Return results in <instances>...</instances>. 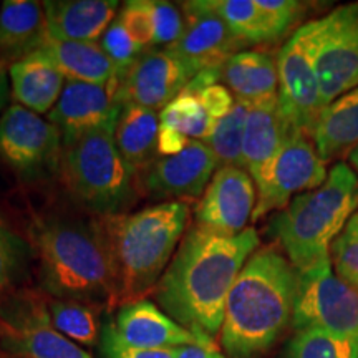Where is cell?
I'll list each match as a JSON object with an SVG mask.
<instances>
[{
	"instance_id": "obj_1",
	"label": "cell",
	"mask_w": 358,
	"mask_h": 358,
	"mask_svg": "<svg viewBox=\"0 0 358 358\" xmlns=\"http://www.w3.org/2000/svg\"><path fill=\"white\" fill-rule=\"evenodd\" d=\"M257 245L252 227L224 236L192 226L156 285L159 307L179 325L214 338L232 285Z\"/></svg>"
},
{
	"instance_id": "obj_2",
	"label": "cell",
	"mask_w": 358,
	"mask_h": 358,
	"mask_svg": "<svg viewBox=\"0 0 358 358\" xmlns=\"http://www.w3.org/2000/svg\"><path fill=\"white\" fill-rule=\"evenodd\" d=\"M297 271L274 248L256 250L232 285L221 327L232 358H257L285 332L294 315Z\"/></svg>"
},
{
	"instance_id": "obj_3",
	"label": "cell",
	"mask_w": 358,
	"mask_h": 358,
	"mask_svg": "<svg viewBox=\"0 0 358 358\" xmlns=\"http://www.w3.org/2000/svg\"><path fill=\"white\" fill-rule=\"evenodd\" d=\"M186 201H164L136 213L96 219L113 268L116 302L143 301L158 285L189 222Z\"/></svg>"
},
{
	"instance_id": "obj_4",
	"label": "cell",
	"mask_w": 358,
	"mask_h": 358,
	"mask_svg": "<svg viewBox=\"0 0 358 358\" xmlns=\"http://www.w3.org/2000/svg\"><path fill=\"white\" fill-rule=\"evenodd\" d=\"M42 287L60 301L115 307L111 262L96 221L48 217L35 232Z\"/></svg>"
},
{
	"instance_id": "obj_5",
	"label": "cell",
	"mask_w": 358,
	"mask_h": 358,
	"mask_svg": "<svg viewBox=\"0 0 358 358\" xmlns=\"http://www.w3.org/2000/svg\"><path fill=\"white\" fill-rule=\"evenodd\" d=\"M358 208V176L335 163L324 185L299 194L277 214L271 229L297 272L330 261V248Z\"/></svg>"
},
{
	"instance_id": "obj_6",
	"label": "cell",
	"mask_w": 358,
	"mask_h": 358,
	"mask_svg": "<svg viewBox=\"0 0 358 358\" xmlns=\"http://www.w3.org/2000/svg\"><path fill=\"white\" fill-rule=\"evenodd\" d=\"M62 171L71 194L100 217L122 214L136 199V168L116 148L115 127L64 146Z\"/></svg>"
},
{
	"instance_id": "obj_7",
	"label": "cell",
	"mask_w": 358,
	"mask_h": 358,
	"mask_svg": "<svg viewBox=\"0 0 358 358\" xmlns=\"http://www.w3.org/2000/svg\"><path fill=\"white\" fill-rule=\"evenodd\" d=\"M292 325L358 340V289L334 271L332 262L297 272Z\"/></svg>"
},
{
	"instance_id": "obj_8",
	"label": "cell",
	"mask_w": 358,
	"mask_h": 358,
	"mask_svg": "<svg viewBox=\"0 0 358 358\" xmlns=\"http://www.w3.org/2000/svg\"><path fill=\"white\" fill-rule=\"evenodd\" d=\"M313 20L292 34L277 55L279 108L292 131L310 138L324 110L313 57Z\"/></svg>"
},
{
	"instance_id": "obj_9",
	"label": "cell",
	"mask_w": 358,
	"mask_h": 358,
	"mask_svg": "<svg viewBox=\"0 0 358 358\" xmlns=\"http://www.w3.org/2000/svg\"><path fill=\"white\" fill-rule=\"evenodd\" d=\"M64 138L55 124L24 106L13 105L0 116V158L25 181H38L62 166Z\"/></svg>"
},
{
	"instance_id": "obj_10",
	"label": "cell",
	"mask_w": 358,
	"mask_h": 358,
	"mask_svg": "<svg viewBox=\"0 0 358 358\" xmlns=\"http://www.w3.org/2000/svg\"><path fill=\"white\" fill-rule=\"evenodd\" d=\"M0 347L19 358H95L57 332L42 297L25 292L0 303Z\"/></svg>"
},
{
	"instance_id": "obj_11",
	"label": "cell",
	"mask_w": 358,
	"mask_h": 358,
	"mask_svg": "<svg viewBox=\"0 0 358 358\" xmlns=\"http://www.w3.org/2000/svg\"><path fill=\"white\" fill-rule=\"evenodd\" d=\"M327 174V163L317 153L313 141L306 134L294 133L254 178L257 203L252 221L285 209L299 194L324 185Z\"/></svg>"
},
{
	"instance_id": "obj_12",
	"label": "cell",
	"mask_w": 358,
	"mask_h": 358,
	"mask_svg": "<svg viewBox=\"0 0 358 358\" xmlns=\"http://www.w3.org/2000/svg\"><path fill=\"white\" fill-rule=\"evenodd\" d=\"M313 57L324 108L358 87V2L313 20Z\"/></svg>"
},
{
	"instance_id": "obj_13",
	"label": "cell",
	"mask_w": 358,
	"mask_h": 358,
	"mask_svg": "<svg viewBox=\"0 0 358 358\" xmlns=\"http://www.w3.org/2000/svg\"><path fill=\"white\" fill-rule=\"evenodd\" d=\"M199 70L173 48L146 50L127 73L110 85L116 101L163 110L187 87Z\"/></svg>"
},
{
	"instance_id": "obj_14",
	"label": "cell",
	"mask_w": 358,
	"mask_h": 358,
	"mask_svg": "<svg viewBox=\"0 0 358 358\" xmlns=\"http://www.w3.org/2000/svg\"><path fill=\"white\" fill-rule=\"evenodd\" d=\"M257 203L256 182L243 168L221 166L194 211L196 226L224 236L248 229Z\"/></svg>"
},
{
	"instance_id": "obj_15",
	"label": "cell",
	"mask_w": 358,
	"mask_h": 358,
	"mask_svg": "<svg viewBox=\"0 0 358 358\" xmlns=\"http://www.w3.org/2000/svg\"><path fill=\"white\" fill-rule=\"evenodd\" d=\"M217 168L208 143L192 140L181 153L155 161L143 178V186L158 199H194L204 194Z\"/></svg>"
},
{
	"instance_id": "obj_16",
	"label": "cell",
	"mask_w": 358,
	"mask_h": 358,
	"mask_svg": "<svg viewBox=\"0 0 358 358\" xmlns=\"http://www.w3.org/2000/svg\"><path fill=\"white\" fill-rule=\"evenodd\" d=\"M182 17L185 29L181 37L168 48H173L199 71L219 69L244 47L211 7L209 0L185 2Z\"/></svg>"
},
{
	"instance_id": "obj_17",
	"label": "cell",
	"mask_w": 358,
	"mask_h": 358,
	"mask_svg": "<svg viewBox=\"0 0 358 358\" xmlns=\"http://www.w3.org/2000/svg\"><path fill=\"white\" fill-rule=\"evenodd\" d=\"M122 106L111 87L66 80L57 105L48 113V122L60 129L66 146L90 131L116 127Z\"/></svg>"
},
{
	"instance_id": "obj_18",
	"label": "cell",
	"mask_w": 358,
	"mask_h": 358,
	"mask_svg": "<svg viewBox=\"0 0 358 358\" xmlns=\"http://www.w3.org/2000/svg\"><path fill=\"white\" fill-rule=\"evenodd\" d=\"M115 327L124 342L138 348H179L216 343L208 335L179 325L158 306L145 299L120 308Z\"/></svg>"
},
{
	"instance_id": "obj_19",
	"label": "cell",
	"mask_w": 358,
	"mask_h": 358,
	"mask_svg": "<svg viewBox=\"0 0 358 358\" xmlns=\"http://www.w3.org/2000/svg\"><path fill=\"white\" fill-rule=\"evenodd\" d=\"M115 0H50L42 2L52 37L98 42L118 12Z\"/></svg>"
},
{
	"instance_id": "obj_20",
	"label": "cell",
	"mask_w": 358,
	"mask_h": 358,
	"mask_svg": "<svg viewBox=\"0 0 358 358\" xmlns=\"http://www.w3.org/2000/svg\"><path fill=\"white\" fill-rule=\"evenodd\" d=\"M8 77L17 105L37 115L50 113L66 85V78L42 50L8 65Z\"/></svg>"
},
{
	"instance_id": "obj_21",
	"label": "cell",
	"mask_w": 358,
	"mask_h": 358,
	"mask_svg": "<svg viewBox=\"0 0 358 358\" xmlns=\"http://www.w3.org/2000/svg\"><path fill=\"white\" fill-rule=\"evenodd\" d=\"M221 80L236 100L245 105L274 101L279 93L277 58L267 52H239L222 65Z\"/></svg>"
},
{
	"instance_id": "obj_22",
	"label": "cell",
	"mask_w": 358,
	"mask_h": 358,
	"mask_svg": "<svg viewBox=\"0 0 358 358\" xmlns=\"http://www.w3.org/2000/svg\"><path fill=\"white\" fill-rule=\"evenodd\" d=\"M48 37L42 3L32 0H7L0 8V57L15 64L40 50Z\"/></svg>"
},
{
	"instance_id": "obj_23",
	"label": "cell",
	"mask_w": 358,
	"mask_h": 358,
	"mask_svg": "<svg viewBox=\"0 0 358 358\" xmlns=\"http://www.w3.org/2000/svg\"><path fill=\"white\" fill-rule=\"evenodd\" d=\"M295 131L280 113L279 100L254 105L245 118L243 166L256 178Z\"/></svg>"
},
{
	"instance_id": "obj_24",
	"label": "cell",
	"mask_w": 358,
	"mask_h": 358,
	"mask_svg": "<svg viewBox=\"0 0 358 358\" xmlns=\"http://www.w3.org/2000/svg\"><path fill=\"white\" fill-rule=\"evenodd\" d=\"M58 71L71 82L110 87L116 80V69L98 42H75L48 34L40 48Z\"/></svg>"
},
{
	"instance_id": "obj_25",
	"label": "cell",
	"mask_w": 358,
	"mask_h": 358,
	"mask_svg": "<svg viewBox=\"0 0 358 358\" xmlns=\"http://www.w3.org/2000/svg\"><path fill=\"white\" fill-rule=\"evenodd\" d=\"M310 140L329 163L358 146V87L335 98L322 110Z\"/></svg>"
},
{
	"instance_id": "obj_26",
	"label": "cell",
	"mask_w": 358,
	"mask_h": 358,
	"mask_svg": "<svg viewBox=\"0 0 358 358\" xmlns=\"http://www.w3.org/2000/svg\"><path fill=\"white\" fill-rule=\"evenodd\" d=\"M159 115L145 106L124 103L115 127V143L124 159L134 168L155 163L158 155Z\"/></svg>"
},
{
	"instance_id": "obj_27",
	"label": "cell",
	"mask_w": 358,
	"mask_h": 358,
	"mask_svg": "<svg viewBox=\"0 0 358 358\" xmlns=\"http://www.w3.org/2000/svg\"><path fill=\"white\" fill-rule=\"evenodd\" d=\"M98 308L83 302L57 301L48 302V317L57 332L83 347H93L101 338V324Z\"/></svg>"
},
{
	"instance_id": "obj_28",
	"label": "cell",
	"mask_w": 358,
	"mask_h": 358,
	"mask_svg": "<svg viewBox=\"0 0 358 358\" xmlns=\"http://www.w3.org/2000/svg\"><path fill=\"white\" fill-rule=\"evenodd\" d=\"M239 42L267 43L277 40L256 0H209Z\"/></svg>"
},
{
	"instance_id": "obj_29",
	"label": "cell",
	"mask_w": 358,
	"mask_h": 358,
	"mask_svg": "<svg viewBox=\"0 0 358 358\" xmlns=\"http://www.w3.org/2000/svg\"><path fill=\"white\" fill-rule=\"evenodd\" d=\"M216 122L196 93L182 90L159 113V127L173 128L194 141H208Z\"/></svg>"
},
{
	"instance_id": "obj_30",
	"label": "cell",
	"mask_w": 358,
	"mask_h": 358,
	"mask_svg": "<svg viewBox=\"0 0 358 358\" xmlns=\"http://www.w3.org/2000/svg\"><path fill=\"white\" fill-rule=\"evenodd\" d=\"M249 105L237 101L232 110L214 124V129L206 141L216 156L219 168L221 166H237L243 168V143L245 118L249 113Z\"/></svg>"
},
{
	"instance_id": "obj_31",
	"label": "cell",
	"mask_w": 358,
	"mask_h": 358,
	"mask_svg": "<svg viewBox=\"0 0 358 358\" xmlns=\"http://www.w3.org/2000/svg\"><path fill=\"white\" fill-rule=\"evenodd\" d=\"M284 358H358V340L322 330H297Z\"/></svg>"
},
{
	"instance_id": "obj_32",
	"label": "cell",
	"mask_w": 358,
	"mask_h": 358,
	"mask_svg": "<svg viewBox=\"0 0 358 358\" xmlns=\"http://www.w3.org/2000/svg\"><path fill=\"white\" fill-rule=\"evenodd\" d=\"M34 249L0 216V297L27 274Z\"/></svg>"
},
{
	"instance_id": "obj_33",
	"label": "cell",
	"mask_w": 358,
	"mask_h": 358,
	"mask_svg": "<svg viewBox=\"0 0 358 358\" xmlns=\"http://www.w3.org/2000/svg\"><path fill=\"white\" fill-rule=\"evenodd\" d=\"M330 261L337 275L358 289V211L334 241L330 248Z\"/></svg>"
},
{
	"instance_id": "obj_34",
	"label": "cell",
	"mask_w": 358,
	"mask_h": 358,
	"mask_svg": "<svg viewBox=\"0 0 358 358\" xmlns=\"http://www.w3.org/2000/svg\"><path fill=\"white\" fill-rule=\"evenodd\" d=\"M103 52L108 55L111 64L116 69V78L127 73L134 62L140 58L146 50L140 43L134 40L127 30L118 17L113 20V24L108 27L100 40Z\"/></svg>"
},
{
	"instance_id": "obj_35",
	"label": "cell",
	"mask_w": 358,
	"mask_h": 358,
	"mask_svg": "<svg viewBox=\"0 0 358 358\" xmlns=\"http://www.w3.org/2000/svg\"><path fill=\"white\" fill-rule=\"evenodd\" d=\"M150 3L151 29H153V47L164 45L171 47L179 40L185 29V17L171 2L163 0H148Z\"/></svg>"
},
{
	"instance_id": "obj_36",
	"label": "cell",
	"mask_w": 358,
	"mask_h": 358,
	"mask_svg": "<svg viewBox=\"0 0 358 358\" xmlns=\"http://www.w3.org/2000/svg\"><path fill=\"white\" fill-rule=\"evenodd\" d=\"M100 352L103 358H176L178 348H138L129 345L116 332L113 322L101 330Z\"/></svg>"
},
{
	"instance_id": "obj_37",
	"label": "cell",
	"mask_w": 358,
	"mask_h": 358,
	"mask_svg": "<svg viewBox=\"0 0 358 358\" xmlns=\"http://www.w3.org/2000/svg\"><path fill=\"white\" fill-rule=\"evenodd\" d=\"M118 19L145 50L153 47V29L148 0H129L120 10Z\"/></svg>"
},
{
	"instance_id": "obj_38",
	"label": "cell",
	"mask_w": 358,
	"mask_h": 358,
	"mask_svg": "<svg viewBox=\"0 0 358 358\" xmlns=\"http://www.w3.org/2000/svg\"><path fill=\"white\" fill-rule=\"evenodd\" d=\"M256 3L277 38L287 34V30L301 19L303 12L302 3L295 0H256Z\"/></svg>"
},
{
	"instance_id": "obj_39",
	"label": "cell",
	"mask_w": 358,
	"mask_h": 358,
	"mask_svg": "<svg viewBox=\"0 0 358 358\" xmlns=\"http://www.w3.org/2000/svg\"><path fill=\"white\" fill-rule=\"evenodd\" d=\"M196 95L199 96L201 103H203L206 111H208L209 116H211L214 122H217V120H221L222 116L229 113L236 103L234 95H232L229 90L221 83L206 87L204 90H201V92L196 93Z\"/></svg>"
},
{
	"instance_id": "obj_40",
	"label": "cell",
	"mask_w": 358,
	"mask_h": 358,
	"mask_svg": "<svg viewBox=\"0 0 358 358\" xmlns=\"http://www.w3.org/2000/svg\"><path fill=\"white\" fill-rule=\"evenodd\" d=\"M192 140L186 138L185 134H181L173 128H164L159 127L158 133V155L166 158V156H174L181 151L186 150V146L189 145Z\"/></svg>"
},
{
	"instance_id": "obj_41",
	"label": "cell",
	"mask_w": 358,
	"mask_h": 358,
	"mask_svg": "<svg viewBox=\"0 0 358 358\" xmlns=\"http://www.w3.org/2000/svg\"><path fill=\"white\" fill-rule=\"evenodd\" d=\"M176 358H226L216 343L213 345H185L178 348Z\"/></svg>"
},
{
	"instance_id": "obj_42",
	"label": "cell",
	"mask_w": 358,
	"mask_h": 358,
	"mask_svg": "<svg viewBox=\"0 0 358 358\" xmlns=\"http://www.w3.org/2000/svg\"><path fill=\"white\" fill-rule=\"evenodd\" d=\"M10 77H8L7 62L0 57V116L8 106V95H10Z\"/></svg>"
},
{
	"instance_id": "obj_43",
	"label": "cell",
	"mask_w": 358,
	"mask_h": 358,
	"mask_svg": "<svg viewBox=\"0 0 358 358\" xmlns=\"http://www.w3.org/2000/svg\"><path fill=\"white\" fill-rule=\"evenodd\" d=\"M348 164H350V168L357 173L358 176V146L353 148L350 153H348Z\"/></svg>"
},
{
	"instance_id": "obj_44",
	"label": "cell",
	"mask_w": 358,
	"mask_h": 358,
	"mask_svg": "<svg viewBox=\"0 0 358 358\" xmlns=\"http://www.w3.org/2000/svg\"><path fill=\"white\" fill-rule=\"evenodd\" d=\"M3 358H19V357H12V355H7V357H3Z\"/></svg>"
},
{
	"instance_id": "obj_45",
	"label": "cell",
	"mask_w": 358,
	"mask_h": 358,
	"mask_svg": "<svg viewBox=\"0 0 358 358\" xmlns=\"http://www.w3.org/2000/svg\"><path fill=\"white\" fill-rule=\"evenodd\" d=\"M0 8H2V3H0Z\"/></svg>"
}]
</instances>
